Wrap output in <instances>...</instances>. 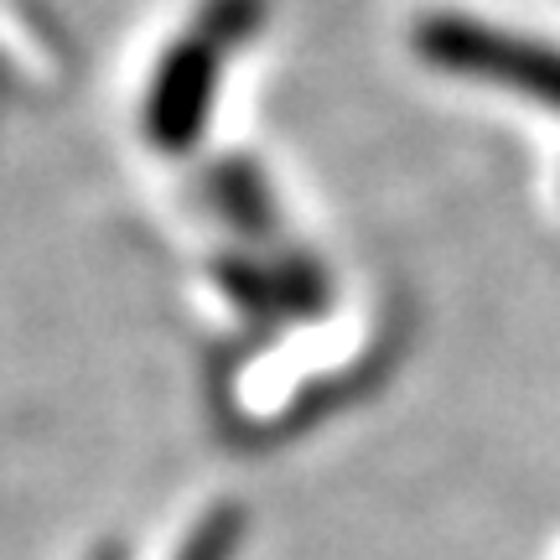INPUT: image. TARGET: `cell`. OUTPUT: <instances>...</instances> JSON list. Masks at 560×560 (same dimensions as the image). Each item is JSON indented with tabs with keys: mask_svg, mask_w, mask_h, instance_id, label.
I'll use <instances>...</instances> for the list:
<instances>
[{
	"mask_svg": "<svg viewBox=\"0 0 560 560\" xmlns=\"http://www.w3.org/2000/svg\"><path fill=\"white\" fill-rule=\"evenodd\" d=\"M416 47L441 73L520 89L529 100L560 109V52L545 42L509 37V32H493V26L467 16H425L416 26Z\"/></svg>",
	"mask_w": 560,
	"mask_h": 560,
	"instance_id": "cell-1",
	"label": "cell"
},
{
	"mask_svg": "<svg viewBox=\"0 0 560 560\" xmlns=\"http://www.w3.org/2000/svg\"><path fill=\"white\" fill-rule=\"evenodd\" d=\"M213 83H219V47L213 42H182L161 62L145 104V130L161 151H187L208 125L213 109Z\"/></svg>",
	"mask_w": 560,
	"mask_h": 560,
	"instance_id": "cell-2",
	"label": "cell"
},
{
	"mask_svg": "<svg viewBox=\"0 0 560 560\" xmlns=\"http://www.w3.org/2000/svg\"><path fill=\"white\" fill-rule=\"evenodd\" d=\"M240 540H244V509H213L192 529V540L182 545L177 560H234Z\"/></svg>",
	"mask_w": 560,
	"mask_h": 560,
	"instance_id": "cell-3",
	"label": "cell"
}]
</instances>
